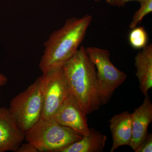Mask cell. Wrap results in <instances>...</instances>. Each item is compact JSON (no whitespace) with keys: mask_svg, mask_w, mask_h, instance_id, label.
Returning <instances> with one entry per match:
<instances>
[{"mask_svg":"<svg viewBox=\"0 0 152 152\" xmlns=\"http://www.w3.org/2000/svg\"><path fill=\"white\" fill-rule=\"evenodd\" d=\"M93 20L90 15L68 19L44 44L39 67L42 73L62 67L77 52Z\"/></svg>","mask_w":152,"mask_h":152,"instance_id":"cell-1","label":"cell"},{"mask_svg":"<svg viewBox=\"0 0 152 152\" xmlns=\"http://www.w3.org/2000/svg\"><path fill=\"white\" fill-rule=\"evenodd\" d=\"M63 69L70 91L85 114L97 110L102 105L96 71L86 48L80 47Z\"/></svg>","mask_w":152,"mask_h":152,"instance_id":"cell-2","label":"cell"},{"mask_svg":"<svg viewBox=\"0 0 152 152\" xmlns=\"http://www.w3.org/2000/svg\"><path fill=\"white\" fill-rule=\"evenodd\" d=\"M24 135L26 141L39 152H61L83 136L52 118H43L25 132Z\"/></svg>","mask_w":152,"mask_h":152,"instance_id":"cell-3","label":"cell"},{"mask_svg":"<svg viewBox=\"0 0 152 152\" xmlns=\"http://www.w3.org/2000/svg\"><path fill=\"white\" fill-rule=\"evenodd\" d=\"M42 94L38 79L10 101L9 110L24 132L37 123L43 111Z\"/></svg>","mask_w":152,"mask_h":152,"instance_id":"cell-4","label":"cell"},{"mask_svg":"<svg viewBox=\"0 0 152 152\" xmlns=\"http://www.w3.org/2000/svg\"><path fill=\"white\" fill-rule=\"evenodd\" d=\"M88 56L97 69V77L102 105L107 103L116 89L127 78L126 74L116 67L110 61L108 50L92 47L86 48Z\"/></svg>","mask_w":152,"mask_h":152,"instance_id":"cell-5","label":"cell"},{"mask_svg":"<svg viewBox=\"0 0 152 152\" xmlns=\"http://www.w3.org/2000/svg\"><path fill=\"white\" fill-rule=\"evenodd\" d=\"M38 79L43 98L42 118H52L70 92L63 67L42 73Z\"/></svg>","mask_w":152,"mask_h":152,"instance_id":"cell-6","label":"cell"},{"mask_svg":"<svg viewBox=\"0 0 152 152\" xmlns=\"http://www.w3.org/2000/svg\"><path fill=\"white\" fill-rule=\"evenodd\" d=\"M52 118L83 136L88 134L89 131L87 115L82 110L77 98L71 92Z\"/></svg>","mask_w":152,"mask_h":152,"instance_id":"cell-7","label":"cell"},{"mask_svg":"<svg viewBox=\"0 0 152 152\" xmlns=\"http://www.w3.org/2000/svg\"><path fill=\"white\" fill-rule=\"evenodd\" d=\"M24 140V132L18 126L9 108H0V152H16Z\"/></svg>","mask_w":152,"mask_h":152,"instance_id":"cell-8","label":"cell"},{"mask_svg":"<svg viewBox=\"0 0 152 152\" xmlns=\"http://www.w3.org/2000/svg\"><path fill=\"white\" fill-rule=\"evenodd\" d=\"M152 122V104L149 95L145 96L143 102L132 113V135L129 146L134 151L142 142Z\"/></svg>","mask_w":152,"mask_h":152,"instance_id":"cell-9","label":"cell"},{"mask_svg":"<svg viewBox=\"0 0 152 152\" xmlns=\"http://www.w3.org/2000/svg\"><path fill=\"white\" fill-rule=\"evenodd\" d=\"M110 124L113 141L110 152L122 146H129L132 135V113L125 111L115 115L110 120Z\"/></svg>","mask_w":152,"mask_h":152,"instance_id":"cell-10","label":"cell"},{"mask_svg":"<svg viewBox=\"0 0 152 152\" xmlns=\"http://www.w3.org/2000/svg\"><path fill=\"white\" fill-rule=\"evenodd\" d=\"M136 75L140 88L144 96L152 88V45H148L135 58Z\"/></svg>","mask_w":152,"mask_h":152,"instance_id":"cell-11","label":"cell"},{"mask_svg":"<svg viewBox=\"0 0 152 152\" xmlns=\"http://www.w3.org/2000/svg\"><path fill=\"white\" fill-rule=\"evenodd\" d=\"M107 136L94 128H90L88 134L71 144L61 152H102L107 141Z\"/></svg>","mask_w":152,"mask_h":152,"instance_id":"cell-12","label":"cell"},{"mask_svg":"<svg viewBox=\"0 0 152 152\" xmlns=\"http://www.w3.org/2000/svg\"><path fill=\"white\" fill-rule=\"evenodd\" d=\"M148 36L144 27H136L132 29L129 35L130 45L136 50L142 49L148 45Z\"/></svg>","mask_w":152,"mask_h":152,"instance_id":"cell-13","label":"cell"},{"mask_svg":"<svg viewBox=\"0 0 152 152\" xmlns=\"http://www.w3.org/2000/svg\"><path fill=\"white\" fill-rule=\"evenodd\" d=\"M140 3V7L134 14L130 24L131 29L137 26L145 16L152 12V0H141Z\"/></svg>","mask_w":152,"mask_h":152,"instance_id":"cell-14","label":"cell"},{"mask_svg":"<svg viewBox=\"0 0 152 152\" xmlns=\"http://www.w3.org/2000/svg\"><path fill=\"white\" fill-rule=\"evenodd\" d=\"M134 151L135 152H152V134L148 133L142 142Z\"/></svg>","mask_w":152,"mask_h":152,"instance_id":"cell-15","label":"cell"},{"mask_svg":"<svg viewBox=\"0 0 152 152\" xmlns=\"http://www.w3.org/2000/svg\"><path fill=\"white\" fill-rule=\"evenodd\" d=\"M16 152H39L33 145L26 142V143H22Z\"/></svg>","mask_w":152,"mask_h":152,"instance_id":"cell-16","label":"cell"},{"mask_svg":"<svg viewBox=\"0 0 152 152\" xmlns=\"http://www.w3.org/2000/svg\"><path fill=\"white\" fill-rule=\"evenodd\" d=\"M141 0H106V2L114 7H124L127 3L130 1H138L140 2Z\"/></svg>","mask_w":152,"mask_h":152,"instance_id":"cell-17","label":"cell"},{"mask_svg":"<svg viewBox=\"0 0 152 152\" xmlns=\"http://www.w3.org/2000/svg\"><path fill=\"white\" fill-rule=\"evenodd\" d=\"M7 77L4 74L0 72V87L4 86L7 83Z\"/></svg>","mask_w":152,"mask_h":152,"instance_id":"cell-18","label":"cell"},{"mask_svg":"<svg viewBox=\"0 0 152 152\" xmlns=\"http://www.w3.org/2000/svg\"><path fill=\"white\" fill-rule=\"evenodd\" d=\"M93 1H94L96 2H99L100 1V0H93Z\"/></svg>","mask_w":152,"mask_h":152,"instance_id":"cell-19","label":"cell"},{"mask_svg":"<svg viewBox=\"0 0 152 152\" xmlns=\"http://www.w3.org/2000/svg\"><path fill=\"white\" fill-rule=\"evenodd\" d=\"M1 91H0V100H1Z\"/></svg>","mask_w":152,"mask_h":152,"instance_id":"cell-20","label":"cell"}]
</instances>
